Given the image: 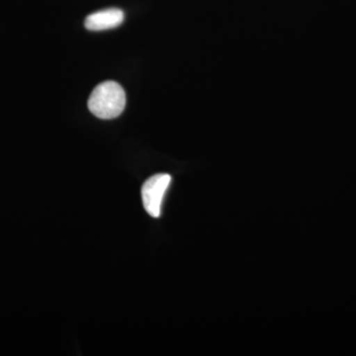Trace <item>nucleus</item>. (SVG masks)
Listing matches in <instances>:
<instances>
[{
	"mask_svg": "<svg viewBox=\"0 0 356 356\" xmlns=\"http://www.w3.org/2000/svg\"><path fill=\"white\" fill-rule=\"evenodd\" d=\"M125 14L121 9L109 8L97 11L86 17V28L90 31H103L113 29L123 23Z\"/></svg>",
	"mask_w": 356,
	"mask_h": 356,
	"instance_id": "obj_3",
	"label": "nucleus"
},
{
	"mask_svg": "<svg viewBox=\"0 0 356 356\" xmlns=\"http://www.w3.org/2000/svg\"><path fill=\"white\" fill-rule=\"evenodd\" d=\"M125 106V91L116 81L98 84L89 96L88 108L91 113L104 120L120 116Z\"/></svg>",
	"mask_w": 356,
	"mask_h": 356,
	"instance_id": "obj_1",
	"label": "nucleus"
},
{
	"mask_svg": "<svg viewBox=\"0 0 356 356\" xmlns=\"http://www.w3.org/2000/svg\"><path fill=\"white\" fill-rule=\"evenodd\" d=\"M172 182L168 173H159L149 177L142 187V199L147 214L154 218L161 216V204L165 192Z\"/></svg>",
	"mask_w": 356,
	"mask_h": 356,
	"instance_id": "obj_2",
	"label": "nucleus"
}]
</instances>
